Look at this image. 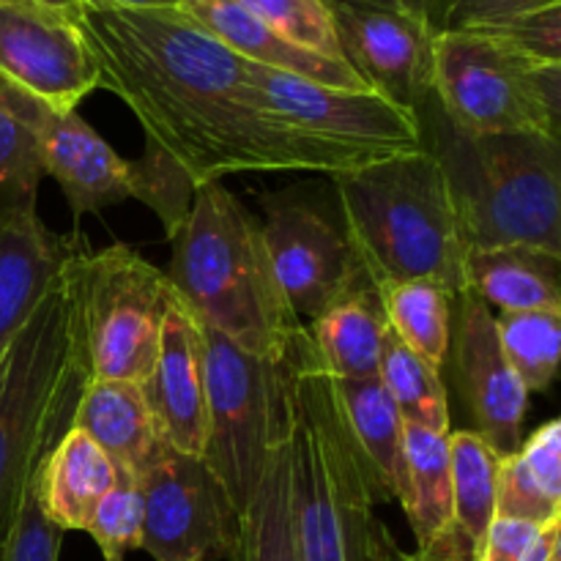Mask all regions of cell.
I'll return each mask as SVG.
<instances>
[{
  "label": "cell",
  "instance_id": "27",
  "mask_svg": "<svg viewBox=\"0 0 561 561\" xmlns=\"http://www.w3.org/2000/svg\"><path fill=\"white\" fill-rule=\"evenodd\" d=\"M405 493L403 513L416 537V551L438 540L453 520V471H449V433L409 425L403 431Z\"/></svg>",
  "mask_w": 561,
  "mask_h": 561
},
{
  "label": "cell",
  "instance_id": "37",
  "mask_svg": "<svg viewBox=\"0 0 561 561\" xmlns=\"http://www.w3.org/2000/svg\"><path fill=\"white\" fill-rule=\"evenodd\" d=\"M496 518H518L546 526L561 518V502L548 496L518 453L504 455L496 477Z\"/></svg>",
  "mask_w": 561,
  "mask_h": 561
},
{
  "label": "cell",
  "instance_id": "7",
  "mask_svg": "<svg viewBox=\"0 0 561 561\" xmlns=\"http://www.w3.org/2000/svg\"><path fill=\"white\" fill-rule=\"evenodd\" d=\"M433 93L471 135L561 140V64L526 58L477 31L436 33Z\"/></svg>",
  "mask_w": 561,
  "mask_h": 561
},
{
  "label": "cell",
  "instance_id": "26",
  "mask_svg": "<svg viewBox=\"0 0 561 561\" xmlns=\"http://www.w3.org/2000/svg\"><path fill=\"white\" fill-rule=\"evenodd\" d=\"M236 561H299L294 526L290 431L268 449L261 482L241 513V542Z\"/></svg>",
  "mask_w": 561,
  "mask_h": 561
},
{
  "label": "cell",
  "instance_id": "2",
  "mask_svg": "<svg viewBox=\"0 0 561 561\" xmlns=\"http://www.w3.org/2000/svg\"><path fill=\"white\" fill-rule=\"evenodd\" d=\"M285 365L299 561H409L411 553L378 518V507L392 496L356 444L307 327L290 345Z\"/></svg>",
  "mask_w": 561,
  "mask_h": 561
},
{
  "label": "cell",
  "instance_id": "17",
  "mask_svg": "<svg viewBox=\"0 0 561 561\" xmlns=\"http://www.w3.org/2000/svg\"><path fill=\"white\" fill-rule=\"evenodd\" d=\"M85 252V236L49 230L36 201L0 206V362L55 279Z\"/></svg>",
  "mask_w": 561,
  "mask_h": 561
},
{
  "label": "cell",
  "instance_id": "40",
  "mask_svg": "<svg viewBox=\"0 0 561 561\" xmlns=\"http://www.w3.org/2000/svg\"><path fill=\"white\" fill-rule=\"evenodd\" d=\"M542 526L518 518H493L482 540L480 561H520Z\"/></svg>",
  "mask_w": 561,
  "mask_h": 561
},
{
  "label": "cell",
  "instance_id": "43",
  "mask_svg": "<svg viewBox=\"0 0 561 561\" xmlns=\"http://www.w3.org/2000/svg\"><path fill=\"white\" fill-rule=\"evenodd\" d=\"M115 5H129V9H173L181 0H107Z\"/></svg>",
  "mask_w": 561,
  "mask_h": 561
},
{
  "label": "cell",
  "instance_id": "29",
  "mask_svg": "<svg viewBox=\"0 0 561 561\" xmlns=\"http://www.w3.org/2000/svg\"><path fill=\"white\" fill-rule=\"evenodd\" d=\"M378 378L392 394L403 422L436 433H453L449 431V403L442 373L431 362L422 359L420 354H414L409 345L400 343L389 323L387 334H383Z\"/></svg>",
  "mask_w": 561,
  "mask_h": 561
},
{
  "label": "cell",
  "instance_id": "10",
  "mask_svg": "<svg viewBox=\"0 0 561 561\" xmlns=\"http://www.w3.org/2000/svg\"><path fill=\"white\" fill-rule=\"evenodd\" d=\"M250 80L268 118L345 153L359 168L422 151L416 115L376 91L321 85L257 64H250Z\"/></svg>",
  "mask_w": 561,
  "mask_h": 561
},
{
  "label": "cell",
  "instance_id": "33",
  "mask_svg": "<svg viewBox=\"0 0 561 561\" xmlns=\"http://www.w3.org/2000/svg\"><path fill=\"white\" fill-rule=\"evenodd\" d=\"M239 3L285 42L345 64L327 0H239Z\"/></svg>",
  "mask_w": 561,
  "mask_h": 561
},
{
  "label": "cell",
  "instance_id": "24",
  "mask_svg": "<svg viewBox=\"0 0 561 561\" xmlns=\"http://www.w3.org/2000/svg\"><path fill=\"white\" fill-rule=\"evenodd\" d=\"M387 316L370 279L310 321L307 337L332 378H376Z\"/></svg>",
  "mask_w": 561,
  "mask_h": 561
},
{
  "label": "cell",
  "instance_id": "38",
  "mask_svg": "<svg viewBox=\"0 0 561 561\" xmlns=\"http://www.w3.org/2000/svg\"><path fill=\"white\" fill-rule=\"evenodd\" d=\"M557 3L561 0H431L427 25L433 27V33L474 31Z\"/></svg>",
  "mask_w": 561,
  "mask_h": 561
},
{
  "label": "cell",
  "instance_id": "25",
  "mask_svg": "<svg viewBox=\"0 0 561 561\" xmlns=\"http://www.w3.org/2000/svg\"><path fill=\"white\" fill-rule=\"evenodd\" d=\"M343 403L345 420L362 453L376 469L378 480L389 491L392 502H405L409 480H405L403 431L405 422L394 405L392 394L381 378H332Z\"/></svg>",
  "mask_w": 561,
  "mask_h": 561
},
{
  "label": "cell",
  "instance_id": "44",
  "mask_svg": "<svg viewBox=\"0 0 561 561\" xmlns=\"http://www.w3.org/2000/svg\"><path fill=\"white\" fill-rule=\"evenodd\" d=\"M36 3H44V5H55V9H69L75 0H36Z\"/></svg>",
  "mask_w": 561,
  "mask_h": 561
},
{
  "label": "cell",
  "instance_id": "18",
  "mask_svg": "<svg viewBox=\"0 0 561 561\" xmlns=\"http://www.w3.org/2000/svg\"><path fill=\"white\" fill-rule=\"evenodd\" d=\"M140 389L162 442L175 453L203 458L208 431L203 337L181 301H175L164 318L157 362Z\"/></svg>",
  "mask_w": 561,
  "mask_h": 561
},
{
  "label": "cell",
  "instance_id": "14",
  "mask_svg": "<svg viewBox=\"0 0 561 561\" xmlns=\"http://www.w3.org/2000/svg\"><path fill=\"white\" fill-rule=\"evenodd\" d=\"M449 348L460 398L477 425V436L499 455L518 453L529 392L507 362L499 340L496 312L471 288L453 299Z\"/></svg>",
  "mask_w": 561,
  "mask_h": 561
},
{
  "label": "cell",
  "instance_id": "45",
  "mask_svg": "<svg viewBox=\"0 0 561 561\" xmlns=\"http://www.w3.org/2000/svg\"><path fill=\"white\" fill-rule=\"evenodd\" d=\"M0 3H3V0H0Z\"/></svg>",
  "mask_w": 561,
  "mask_h": 561
},
{
  "label": "cell",
  "instance_id": "20",
  "mask_svg": "<svg viewBox=\"0 0 561 561\" xmlns=\"http://www.w3.org/2000/svg\"><path fill=\"white\" fill-rule=\"evenodd\" d=\"M502 455L474 431L449 433L453 520L447 531L411 561H480L488 526L496 518V477Z\"/></svg>",
  "mask_w": 561,
  "mask_h": 561
},
{
  "label": "cell",
  "instance_id": "46",
  "mask_svg": "<svg viewBox=\"0 0 561 561\" xmlns=\"http://www.w3.org/2000/svg\"><path fill=\"white\" fill-rule=\"evenodd\" d=\"M409 561H411V559H409Z\"/></svg>",
  "mask_w": 561,
  "mask_h": 561
},
{
  "label": "cell",
  "instance_id": "13",
  "mask_svg": "<svg viewBox=\"0 0 561 561\" xmlns=\"http://www.w3.org/2000/svg\"><path fill=\"white\" fill-rule=\"evenodd\" d=\"M261 225L274 277L299 318L316 321L348 290L370 279L345 236L343 225L296 201L266 203Z\"/></svg>",
  "mask_w": 561,
  "mask_h": 561
},
{
  "label": "cell",
  "instance_id": "30",
  "mask_svg": "<svg viewBox=\"0 0 561 561\" xmlns=\"http://www.w3.org/2000/svg\"><path fill=\"white\" fill-rule=\"evenodd\" d=\"M496 329L526 392H548L559 370L561 310L499 312Z\"/></svg>",
  "mask_w": 561,
  "mask_h": 561
},
{
  "label": "cell",
  "instance_id": "19",
  "mask_svg": "<svg viewBox=\"0 0 561 561\" xmlns=\"http://www.w3.org/2000/svg\"><path fill=\"white\" fill-rule=\"evenodd\" d=\"M179 9L250 64L305 77V80L321 82V85L345 88V91H365L367 88L348 64L307 53V49L285 42L255 14H250L239 0H181Z\"/></svg>",
  "mask_w": 561,
  "mask_h": 561
},
{
  "label": "cell",
  "instance_id": "9",
  "mask_svg": "<svg viewBox=\"0 0 561 561\" xmlns=\"http://www.w3.org/2000/svg\"><path fill=\"white\" fill-rule=\"evenodd\" d=\"M75 296L91 378L146 381L164 318L179 301L168 274L131 247L113 244L77 261Z\"/></svg>",
  "mask_w": 561,
  "mask_h": 561
},
{
  "label": "cell",
  "instance_id": "1",
  "mask_svg": "<svg viewBox=\"0 0 561 561\" xmlns=\"http://www.w3.org/2000/svg\"><path fill=\"white\" fill-rule=\"evenodd\" d=\"M99 88L115 93L146 146L168 153L197 186L236 173H323L359 170L354 159L277 124L261 110L250 64L190 14L129 9L107 0H75Z\"/></svg>",
  "mask_w": 561,
  "mask_h": 561
},
{
  "label": "cell",
  "instance_id": "39",
  "mask_svg": "<svg viewBox=\"0 0 561 561\" xmlns=\"http://www.w3.org/2000/svg\"><path fill=\"white\" fill-rule=\"evenodd\" d=\"M520 460L537 485L561 502V422L551 420L537 427L518 449Z\"/></svg>",
  "mask_w": 561,
  "mask_h": 561
},
{
  "label": "cell",
  "instance_id": "11",
  "mask_svg": "<svg viewBox=\"0 0 561 561\" xmlns=\"http://www.w3.org/2000/svg\"><path fill=\"white\" fill-rule=\"evenodd\" d=\"M137 477L140 548L153 561H236L241 513L211 466L164 444Z\"/></svg>",
  "mask_w": 561,
  "mask_h": 561
},
{
  "label": "cell",
  "instance_id": "28",
  "mask_svg": "<svg viewBox=\"0 0 561 561\" xmlns=\"http://www.w3.org/2000/svg\"><path fill=\"white\" fill-rule=\"evenodd\" d=\"M376 290L389 329L398 334L400 343L442 370L449 354V321H453L455 296L427 279L378 285Z\"/></svg>",
  "mask_w": 561,
  "mask_h": 561
},
{
  "label": "cell",
  "instance_id": "12",
  "mask_svg": "<svg viewBox=\"0 0 561 561\" xmlns=\"http://www.w3.org/2000/svg\"><path fill=\"white\" fill-rule=\"evenodd\" d=\"M0 80L53 113H77L99 88L96 66L69 11L36 0L0 3Z\"/></svg>",
  "mask_w": 561,
  "mask_h": 561
},
{
  "label": "cell",
  "instance_id": "21",
  "mask_svg": "<svg viewBox=\"0 0 561 561\" xmlns=\"http://www.w3.org/2000/svg\"><path fill=\"white\" fill-rule=\"evenodd\" d=\"M71 427L85 433L118 466L140 474L164 447L140 383L99 381L85 383Z\"/></svg>",
  "mask_w": 561,
  "mask_h": 561
},
{
  "label": "cell",
  "instance_id": "3",
  "mask_svg": "<svg viewBox=\"0 0 561 561\" xmlns=\"http://www.w3.org/2000/svg\"><path fill=\"white\" fill-rule=\"evenodd\" d=\"M168 279L197 323L261 359H285L305 329L274 277L255 214L222 184L195 190L170 239Z\"/></svg>",
  "mask_w": 561,
  "mask_h": 561
},
{
  "label": "cell",
  "instance_id": "16",
  "mask_svg": "<svg viewBox=\"0 0 561 561\" xmlns=\"http://www.w3.org/2000/svg\"><path fill=\"white\" fill-rule=\"evenodd\" d=\"M27 121L36 135L38 159L44 175L55 179L75 217V230L88 214L129 201L131 159L118 157L77 113H53L42 102L27 96Z\"/></svg>",
  "mask_w": 561,
  "mask_h": 561
},
{
  "label": "cell",
  "instance_id": "8",
  "mask_svg": "<svg viewBox=\"0 0 561 561\" xmlns=\"http://www.w3.org/2000/svg\"><path fill=\"white\" fill-rule=\"evenodd\" d=\"M201 327L206 378V460L244 513L261 482L266 455L290 431L288 365L261 359ZM288 356V354H285Z\"/></svg>",
  "mask_w": 561,
  "mask_h": 561
},
{
  "label": "cell",
  "instance_id": "36",
  "mask_svg": "<svg viewBox=\"0 0 561 561\" xmlns=\"http://www.w3.org/2000/svg\"><path fill=\"white\" fill-rule=\"evenodd\" d=\"M474 31L488 38H496L499 44L526 55V58L561 64V3L526 11V14L474 27Z\"/></svg>",
  "mask_w": 561,
  "mask_h": 561
},
{
  "label": "cell",
  "instance_id": "23",
  "mask_svg": "<svg viewBox=\"0 0 561 561\" xmlns=\"http://www.w3.org/2000/svg\"><path fill=\"white\" fill-rule=\"evenodd\" d=\"M115 477L118 463L85 433L69 427L38 477L44 513L60 531H85L93 510L115 485Z\"/></svg>",
  "mask_w": 561,
  "mask_h": 561
},
{
  "label": "cell",
  "instance_id": "34",
  "mask_svg": "<svg viewBox=\"0 0 561 561\" xmlns=\"http://www.w3.org/2000/svg\"><path fill=\"white\" fill-rule=\"evenodd\" d=\"M85 531L96 540L104 561H124L129 551H140L142 499L137 477L129 469L118 466L115 485L93 510Z\"/></svg>",
  "mask_w": 561,
  "mask_h": 561
},
{
  "label": "cell",
  "instance_id": "4",
  "mask_svg": "<svg viewBox=\"0 0 561 561\" xmlns=\"http://www.w3.org/2000/svg\"><path fill=\"white\" fill-rule=\"evenodd\" d=\"M414 115L469 250L537 247L561 257V140L471 135L447 118L436 93Z\"/></svg>",
  "mask_w": 561,
  "mask_h": 561
},
{
  "label": "cell",
  "instance_id": "41",
  "mask_svg": "<svg viewBox=\"0 0 561 561\" xmlns=\"http://www.w3.org/2000/svg\"><path fill=\"white\" fill-rule=\"evenodd\" d=\"M559 540H561V518L551 520L540 529L535 542L529 546L526 557L520 561H559Z\"/></svg>",
  "mask_w": 561,
  "mask_h": 561
},
{
  "label": "cell",
  "instance_id": "32",
  "mask_svg": "<svg viewBox=\"0 0 561 561\" xmlns=\"http://www.w3.org/2000/svg\"><path fill=\"white\" fill-rule=\"evenodd\" d=\"M131 170H135L131 197L146 203L162 222L164 236L173 239L190 214L197 184L179 162L153 146H146L140 159H131Z\"/></svg>",
  "mask_w": 561,
  "mask_h": 561
},
{
  "label": "cell",
  "instance_id": "42",
  "mask_svg": "<svg viewBox=\"0 0 561 561\" xmlns=\"http://www.w3.org/2000/svg\"><path fill=\"white\" fill-rule=\"evenodd\" d=\"M343 3L373 5V9L400 11V14H414V16H425L427 20V5H431V0H343Z\"/></svg>",
  "mask_w": 561,
  "mask_h": 561
},
{
  "label": "cell",
  "instance_id": "31",
  "mask_svg": "<svg viewBox=\"0 0 561 561\" xmlns=\"http://www.w3.org/2000/svg\"><path fill=\"white\" fill-rule=\"evenodd\" d=\"M25 107L27 93L0 80V206L36 201L44 179Z\"/></svg>",
  "mask_w": 561,
  "mask_h": 561
},
{
  "label": "cell",
  "instance_id": "15",
  "mask_svg": "<svg viewBox=\"0 0 561 561\" xmlns=\"http://www.w3.org/2000/svg\"><path fill=\"white\" fill-rule=\"evenodd\" d=\"M343 58L370 91L414 113L433 93L436 33L425 16L327 0Z\"/></svg>",
  "mask_w": 561,
  "mask_h": 561
},
{
  "label": "cell",
  "instance_id": "6",
  "mask_svg": "<svg viewBox=\"0 0 561 561\" xmlns=\"http://www.w3.org/2000/svg\"><path fill=\"white\" fill-rule=\"evenodd\" d=\"M340 225L370 283L427 279L466 290V247L442 168L427 151L403 153L334 179Z\"/></svg>",
  "mask_w": 561,
  "mask_h": 561
},
{
  "label": "cell",
  "instance_id": "22",
  "mask_svg": "<svg viewBox=\"0 0 561 561\" xmlns=\"http://www.w3.org/2000/svg\"><path fill=\"white\" fill-rule=\"evenodd\" d=\"M561 257L537 247L466 252V285L499 312L561 310Z\"/></svg>",
  "mask_w": 561,
  "mask_h": 561
},
{
  "label": "cell",
  "instance_id": "5",
  "mask_svg": "<svg viewBox=\"0 0 561 561\" xmlns=\"http://www.w3.org/2000/svg\"><path fill=\"white\" fill-rule=\"evenodd\" d=\"M77 261L55 279L0 362V553L22 493L71 427L91 381L77 318Z\"/></svg>",
  "mask_w": 561,
  "mask_h": 561
},
{
  "label": "cell",
  "instance_id": "35",
  "mask_svg": "<svg viewBox=\"0 0 561 561\" xmlns=\"http://www.w3.org/2000/svg\"><path fill=\"white\" fill-rule=\"evenodd\" d=\"M42 477V471H38ZM38 477L22 493L20 510L14 515L9 537H5L0 561H58L64 531L44 513Z\"/></svg>",
  "mask_w": 561,
  "mask_h": 561
}]
</instances>
